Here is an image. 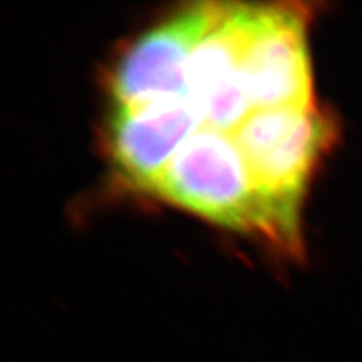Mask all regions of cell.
<instances>
[{"label":"cell","mask_w":362,"mask_h":362,"mask_svg":"<svg viewBox=\"0 0 362 362\" xmlns=\"http://www.w3.org/2000/svg\"><path fill=\"white\" fill-rule=\"evenodd\" d=\"M197 126V116L183 96L110 107L104 134L107 156L131 188L148 193Z\"/></svg>","instance_id":"277c9868"},{"label":"cell","mask_w":362,"mask_h":362,"mask_svg":"<svg viewBox=\"0 0 362 362\" xmlns=\"http://www.w3.org/2000/svg\"><path fill=\"white\" fill-rule=\"evenodd\" d=\"M312 16L307 4H247L240 72L257 110L319 104L309 52Z\"/></svg>","instance_id":"7a4b0ae2"},{"label":"cell","mask_w":362,"mask_h":362,"mask_svg":"<svg viewBox=\"0 0 362 362\" xmlns=\"http://www.w3.org/2000/svg\"><path fill=\"white\" fill-rule=\"evenodd\" d=\"M148 194L215 225L264 238L292 257L230 134L198 124Z\"/></svg>","instance_id":"6da1fadb"},{"label":"cell","mask_w":362,"mask_h":362,"mask_svg":"<svg viewBox=\"0 0 362 362\" xmlns=\"http://www.w3.org/2000/svg\"><path fill=\"white\" fill-rule=\"evenodd\" d=\"M205 17V2L188 4L126 45L107 72L110 107L180 96L187 62Z\"/></svg>","instance_id":"3957f363"}]
</instances>
